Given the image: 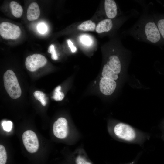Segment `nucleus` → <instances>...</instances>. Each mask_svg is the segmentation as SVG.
<instances>
[{"mask_svg": "<svg viewBox=\"0 0 164 164\" xmlns=\"http://www.w3.org/2000/svg\"><path fill=\"white\" fill-rule=\"evenodd\" d=\"M48 52L51 54V58L53 60H57L58 57L55 51L54 46L53 44L50 45L48 48Z\"/></svg>", "mask_w": 164, "mask_h": 164, "instance_id": "22", "label": "nucleus"}, {"mask_svg": "<svg viewBox=\"0 0 164 164\" xmlns=\"http://www.w3.org/2000/svg\"><path fill=\"white\" fill-rule=\"evenodd\" d=\"M136 163V161H134L130 163H126V164H135Z\"/></svg>", "mask_w": 164, "mask_h": 164, "instance_id": "25", "label": "nucleus"}, {"mask_svg": "<svg viewBox=\"0 0 164 164\" xmlns=\"http://www.w3.org/2000/svg\"><path fill=\"white\" fill-rule=\"evenodd\" d=\"M117 84L115 81L101 77L99 83L101 92L104 94L108 96L111 95L114 91Z\"/></svg>", "mask_w": 164, "mask_h": 164, "instance_id": "8", "label": "nucleus"}, {"mask_svg": "<svg viewBox=\"0 0 164 164\" xmlns=\"http://www.w3.org/2000/svg\"><path fill=\"white\" fill-rule=\"evenodd\" d=\"M61 87L58 86L55 89L53 98L56 101H60L63 100L64 97V93L61 92Z\"/></svg>", "mask_w": 164, "mask_h": 164, "instance_id": "18", "label": "nucleus"}, {"mask_svg": "<svg viewBox=\"0 0 164 164\" xmlns=\"http://www.w3.org/2000/svg\"><path fill=\"white\" fill-rule=\"evenodd\" d=\"M147 10H144L137 21L123 33L125 36H130L137 41L162 49L164 43L152 13H148Z\"/></svg>", "mask_w": 164, "mask_h": 164, "instance_id": "1", "label": "nucleus"}, {"mask_svg": "<svg viewBox=\"0 0 164 164\" xmlns=\"http://www.w3.org/2000/svg\"><path fill=\"white\" fill-rule=\"evenodd\" d=\"M7 160V155L5 147L2 145H0V164H6Z\"/></svg>", "mask_w": 164, "mask_h": 164, "instance_id": "19", "label": "nucleus"}, {"mask_svg": "<svg viewBox=\"0 0 164 164\" xmlns=\"http://www.w3.org/2000/svg\"><path fill=\"white\" fill-rule=\"evenodd\" d=\"M113 19L107 18L101 21L97 25L96 31L98 33H108L114 28V22Z\"/></svg>", "mask_w": 164, "mask_h": 164, "instance_id": "11", "label": "nucleus"}, {"mask_svg": "<svg viewBox=\"0 0 164 164\" xmlns=\"http://www.w3.org/2000/svg\"><path fill=\"white\" fill-rule=\"evenodd\" d=\"M104 9L105 15L108 18L114 19L119 13L118 6L114 0H105L104 2Z\"/></svg>", "mask_w": 164, "mask_h": 164, "instance_id": "9", "label": "nucleus"}, {"mask_svg": "<svg viewBox=\"0 0 164 164\" xmlns=\"http://www.w3.org/2000/svg\"><path fill=\"white\" fill-rule=\"evenodd\" d=\"M47 62V59L44 56L40 54H34L26 57L25 66L28 70L34 72L44 66Z\"/></svg>", "mask_w": 164, "mask_h": 164, "instance_id": "6", "label": "nucleus"}, {"mask_svg": "<svg viewBox=\"0 0 164 164\" xmlns=\"http://www.w3.org/2000/svg\"><path fill=\"white\" fill-rule=\"evenodd\" d=\"M53 132L55 136L63 139L65 138L68 134V122L65 118H59L53 124Z\"/></svg>", "mask_w": 164, "mask_h": 164, "instance_id": "7", "label": "nucleus"}, {"mask_svg": "<svg viewBox=\"0 0 164 164\" xmlns=\"http://www.w3.org/2000/svg\"><path fill=\"white\" fill-rule=\"evenodd\" d=\"M1 125L4 131L9 132L11 130L12 126V123L11 121H4Z\"/></svg>", "mask_w": 164, "mask_h": 164, "instance_id": "21", "label": "nucleus"}, {"mask_svg": "<svg viewBox=\"0 0 164 164\" xmlns=\"http://www.w3.org/2000/svg\"><path fill=\"white\" fill-rule=\"evenodd\" d=\"M5 88L9 96L13 99H16L21 95L22 91L17 77L11 70H7L3 76Z\"/></svg>", "mask_w": 164, "mask_h": 164, "instance_id": "2", "label": "nucleus"}, {"mask_svg": "<svg viewBox=\"0 0 164 164\" xmlns=\"http://www.w3.org/2000/svg\"><path fill=\"white\" fill-rule=\"evenodd\" d=\"M21 31L19 27L13 24L4 22L0 24V34L4 38L16 39L21 34Z\"/></svg>", "mask_w": 164, "mask_h": 164, "instance_id": "4", "label": "nucleus"}, {"mask_svg": "<svg viewBox=\"0 0 164 164\" xmlns=\"http://www.w3.org/2000/svg\"><path fill=\"white\" fill-rule=\"evenodd\" d=\"M122 60L118 55L112 54L108 57L106 64L115 73L119 74L121 72L123 65Z\"/></svg>", "mask_w": 164, "mask_h": 164, "instance_id": "10", "label": "nucleus"}, {"mask_svg": "<svg viewBox=\"0 0 164 164\" xmlns=\"http://www.w3.org/2000/svg\"><path fill=\"white\" fill-rule=\"evenodd\" d=\"M67 43L71 49V52L74 53L77 51V49L75 46H74L72 42L70 40H67Z\"/></svg>", "mask_w": 164, "mask_h": 164, "instance_id": "24", "label": "nucleus"}, {"mask_svg": "<svg viewBox=\"0 0 164 164\" xmlns=\"http://www.w3.org/2000/svg\"><path fill=\"white\" fill-rule=\"evenodd\" d=\"M38 32L42 34H45L47 31V27L44 23H41L39 24L37 26Z\"/></svg>", "mask_w": 164, "mask_h": 164, "instance_id": "23", "label": "nucleus"}, {"mask_svg": "<svg viewBox=\"0 0 164 164\" xmlns=\"http://www.w3.org/2000/svg\"><path fill=\"white\" fill-rule=\"evenodd\" d=\"M40 15V11L38 4L35 2L31 3L27 10V17L30 21L37 19Z\"/></svg>", "mask_w": 164, "mask_h": 164, "instance_id": "12", "label": "nucleus"}, {"mask_svg": "<svg viewBox=\"0 0 164 164\" xmlns=\"http://www.w3.org/2000/svg\"><path fill=\"white\" fill-rule=\"evenodd\" d=\"M113 132L118 138L127 141H135L138 137V134L133 128L122 122L118 123L114 126Z\"/></svg>", "mask_w": 164, "mask_h": 164, "instance_id": "3", "label": "nucleus"}, {"mask_svg": "<svg viewBox=\"0 0 164 164\" xmlns=\"http://www.w3.org/2000/svg\"><path fill=\"white\" fill-rule=\"evenodd\" d=\"M152 13L164 43V13L156 12Z\"/></svg>", "mask_w": 164, "mask_h": 164, "instance_id": "13", "label": "nucleus"}, {"mask_svg": "<svg viewBox=\"0 0 164 164\" xmlns=\"http://www.w3.org/2000/svg\"><path fill=\"white\" fill-rule=\"evenodd\" d=\"M95 24L90 20L85 21L79 25L77 27L79 30L84 31H93L95 28Z\"/></svg>", "mask_w": 164, "mask_h": 164, "instance_id": "16", "label": "nucleus"}, {"mask_svg": "<svg viewBox=\"0 0 164 164\" xmlns=\"http://www.w3.org/2000/svg\"><path fill=\"white\" fill-rule=\"evenodd\" d=\"M33 95L35 98L39 100L43 106H45L46 104V99L44 93L41 91H36L33 93Z\"/></svg>", "mask_w": 164, "mask_h": 164, "instance_id": "17", "label": "nucleus"}, {"mask_svg": "<svg viewBox=\"0 0 164 164\" xmlns=\"http://www.w3.org/2000/svg\"><path fill=\"white\" fill-rule=\"evenodd\" d=\"M23 144L26 150L30 153H34L38 150L39 142L36 133L30 130H27L23 134Z\"/></svg>", "mask_w": 164, "mask_h": 164, "instance_id": "5", "label": "nucleus"}, {"mask_svg": "<svg viewBox=\"0 0 164 164\" xmlns=\"http://www.w3.org/2000/svg\"><path fill=\"white\" fill-rule=\"evenodd\" d=\"M101 74L103 77L115 81L118 78V74L115 73L106 64L103 67Z\"/></svg>", "mask_w": 164, "mask_h": 164, "instance_id": "14", "label": "nucleus"}, {"mask_svg": "<svg viewBox=\"0 0 164 164\" xmlns=\"http://www.w3.org/2000/svg\"><path fill=\"white\" fill-rule=\"evenodd\" d=\"M10 7L12 13L14 16L19 18L22 16L23 9L19 4L15 1H12L10 3Z\"/></svg>", "mask_w": 164, "mask_h": 164, "instance_id": "15", "label": "nucleus"}, {"mask_svg": "<svg viewBox=\"0 0 164 164\" xmlns=\"http://www.w3.org/2000/svg\"><path fill=\"white\" fill-rule=\"evenodd\" d=\"M80 40L82 43L86 46H90L92 43L91 38L89 36L87 35H81L80 37Z\"/></svg>", "mask_w": 164, "mask_h": 164, "instance_id": "20", "label": "nucleus"}, {"mask_svg": "<svg viewBox=\"0 0 164 164\" xmlns=\"http://www.w3.org/2000/svg\"><path fill=\"white\" fill-rule=\"evenodd\" d=\"M163 6H164V5H163Z\"/></svg>", "mask_w": 164, "mask_h": 164, "instance_id": "26", "label": "nucleus"}]
</instances>
